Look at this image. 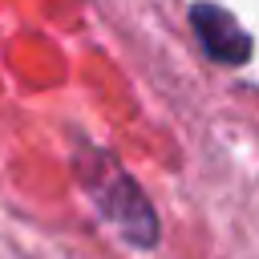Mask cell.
I'll use <instances>...</instances> for the list:
<instances>
[{"label": "cell", "instance_id": "cell-1", "mask_svg": "<svg viewBox=\"0 0 259 259\" xmlns=\"http://www.w3.org/2000/svg\"><path fill=\"white\" fill-rule=\"evenodd\" d=\"M101 170H105V178H97V174L85 178L89 190H93V198L101 202V210L117 223V231H121L130 243L150 247V243L158 239V223H154V214H150V202H146L142 190L117 170V162L101 158Z\"/></svg>", "mask_w": 259, "mask_h": 259}, {"label": "cell", "instance_id": "cell-2", "mask_svg": "<svg viewBox=\"0 0 259 259\" xmlns=\"http://www.w3.org/2000/svg\"><path fill=\"white\" fill-rule=\"evenodd\" d=\"M190 24L206 49L210 61H223V65H243L251 57V36L235 24V16L219 4H194L190 8Z\"/></svg>", "mask_w": 259, "mask_h": 259}]
</instances>
